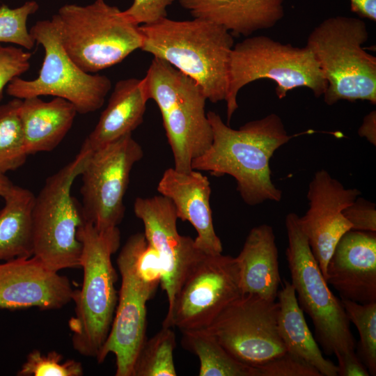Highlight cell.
I'll use <instances>...</instances> for the list:
<instances>
[{
    "mask_svg": "<svg viewBox=\"0 0 376 376\" xmlns=\"http://www.w3.org/2000/svg\"><path fill=\"white\" fill-rule=\"evenodd\" d=\"M134 212L143 222L147 241L159 255L163 271L161 285L169 307L187 273L204 253L196 247L194 239L179 234L175 208L166 197H138Z\"/></svg>",
    "mask_w": 376,
    "mask_h": 376,
    "instance_id": "15",
    "label": "cell"
},
{
    "mask_svg": "<svg viewBox=\"0 0 376 376\" xmlns=\"http://www.w3.org/2000/svg\"><path fill=\"white\" fill-rule=\"evenodd\" d=\"M148 100L143 78L117 81L106 108L81 148L94 151L132 134L143 121Z\"/></svg>",
    "mask_w": 376,
    "mask_h": 376,
    "instance_id": "21",
    "label": "cell"
},
{
    "mask_svg": "<svg viewBox=\"0 0 376 376\" xmlns=\"http://www.w3.org/2000/svg\"><path fill=\"white\" fill-rule=\"evenodd\" d=\"M242 295L236 258L204 253L187 273L162 327L181 331L205 329Z\"/></svg>",
    "mask_w": 376,
    "mask_h": 376,
    "instance_id": "11",
    "label": "cell"
},
{
    "mask_svg": "<svg viewBox=\"0 0 376 376\" xmlns=\"http://www.w3.org/2000/svg\"><path fill=\"white\" fill-rule=\"evenodd\" d=\"M141 49L161 58L195 81L207 100H226L233 35L207 19L174 20L165 17L140 25Z\"/></svg>",
    "mask_w": 376,
    "mask_h": 376,
    "instance_id": "2",
    "label": "cell"
},
{
    "mask_svg": "<svg viewBox=\"0 0 376 376\" xmlns=\"http://www.w3.org/2000/svg\"><path fill=\"white\" fill-rule=\"evenodd\" d=\"M31 56V53L22 47H3L0 44V100L4 88L29 69Z\"/></svg>",
    "mask_w": 376,
    "mask_h": 376,
    "instance_id": "32",
    "label": "cell"
},
{
    "mask_svg": "<svg viewBox=\"0 0 376 376\" xmlns=\"http://www.w3.org/2000/svg\"><path fill=\"white\" fill-rule=\"evenodd\" d=\"M260 79H269L276 84L275 91L279 99L299 87L309 88L316 97H320L327 88L320 66L306 46L283 44L267 36L246 37L234 45L230 54L225 100L227 125L238 108L239 91Z\"/></svg>",
    "mask_w": 376,
    "mask_h": 376,
    "instance_id": "7",
    "label": "cell"
},
{
    "mask_svg": "<svg viewBox=\"0 0 376 376\" xmlns=\"http://www.w3.org/2000/svg\"><path fill=\"white\" fill-rule=\"evenodd\" d=\"M343 214L352 226V230L376 232L375 204L358 196L343 210Z\"/></svg>",
    "mask_w": 376,
    "mask_h": 376,
    "instance_id": "35",
    "label": "cell"
},
{
    "mask_svg": "<svg viewBox=\"0 0 376 376\" xmlns=\"http://www.w3.org/2000/svg\"><path fill=\"white\" fill-rule=\"evenodd\" d=\"M74 291L67 276L34 256L0 261V308L58 309L72 301Z\"/></svg>",
    "mask_w": 376,
    "mask_h": 376,
    "instance_id": "17",
    "label": "cell"
},
{
    "mask_svg": "<svg viewBox=\"0 0 376 376\" xmlns=\"http://www.w3.org/2000/svg\"><path fill=\"white\" fill-rule=\"evenodd\" d=\"M53 17L63 48L86 72L115 65L142 47L140 26L104 0L87 6L66 4Z\"/></svg>",
    "mask_w": 376,
    "mask_h": 376,
    "instance_id": "8",
    "label": "cell"
},
{
    "mask_svg": "<svg viewBox=\"0 0 376 376\" xmlns=\"http://www.w3.org/2000/svg\"><path fill=\"white\" fill-rule=\"evenodd\" d=\"M279 302L244 294L205 329L238 361L258 367L286 352L278 329Z\"/></svg>",
    "mask_w": 376,
    "mask_h": 376,
    "instance_id": "13",
    "label": "cell"
},
{
    "mask_svg": "<svg viewBox=\"0 0 376 376\" xmlns=\"http://www.w3.org/2000/svg\"><path fill=\"white\" fill-rule=\"evenodd\" d=\"M350 322L358 329L359 358L370 375H376V301L359 304L340 299Z\"/></svg>",
    "mask_w": 376,
    "mask_h": 376,
    "instance_id": "29",
    "label": "cell"
},
{
    "mask_svg": "<svg viewBox=\"0 0 376 376\" xmlns=\"http://www.w3.org/2000/svg\"><path fill=\"white\" fill-rule=\"evenodd\" d=\"M0 210V261L33 256L32 210L35 195L13 185Z\"/></svg>",
    "mask_w": 376,
    "mask_h": 376,
    "instance_id": "25",
    "label": "cell"
},
{
    "mask_svg": "<svg viewBox=\"0 0 376 376\" xmlns=\"http://www.w3.org/2000/svg\"><path fill=\"white\" fill-rule=\"evenodd\" d=\"M288 236L285 254L291 284L297 301L311 318L315 340L327 355L354 351L350 320L338 298L328 287L310 247L299 216L290 212L285 220Z\"/></svg>",
    "mask_w": 376,
    "mask_h": 376,
    "instance_id": "9",
    "label": "cell"
},
{
    "mask_svg": "<svg viewBox=\"0 0 376 376\" xmlns=\"http://www.w3.org/2000/svg\"><path fill=\"white\" fill-rule=\"evenodd\" d=\"M157 191L173 203L178 218L189 221L196 229L194 244L198 250L206 254L222 253V243L213 226L211 186L207 176L197 170L180 172L169 168L164 172Z\"/></svg>",
    "mask_w": 376,
    "mask_h": 376,
    "instance_id": "19",
    "label": "cell"
},
{
    "mask_svg": "<svg viewBox=\"0 0 376 376\" xmlns=\"http://www.w3.org/2000/svg\"><path fill=\"white\" fill-rule=\"evenodd\" d=\"M29 31L45 49L39 75L33 80L14 78L7 85L6 93L22 100L42 95L61 97L81 114L100 109L111 88V80L105 75L86 72L75 64L63 47L54 17L37 22Z\"/></svg>",
    "mask_w": 376,
    "mask_h": 376,
    "instance_id": "10",
    "label": "cell"
},
{
    "mask_svg": "<svg viewBox=\"0 0 376 376\" xmlns=\"http://www.w3.org/2000/svg\"><path fill=\"white\" fill-rule=\"evenodd\" d=\"M84 368L80 361H63V356L54 351L47 354L38 350H32L17 371L18 376H81Z\"/></svg>",
    "mask_w": 376,
    "mask_h": 376,
    "instance_id": "31",
    "label": "cell"
},
{
    "mask_svg": "<svg viewBox=\"0 0 376 376\" xmlns=\"http://www.w3.org/2000/svg\"><path fill=\"white\" fill-rule=\"evenodd\" d=\"M368 37L363 20L344 16L323 20L308 35L306 46L327 81V105L340 100L376 104V57L363 47Z\"/></svg>",
    "mask_w": 376,
    "mask_h": 376,
    "instance_id": "4",
    "label": "cell"
},
{
    "mask_svg": "<svg viewBox=\"0 0 376 376\" xmlns=\"http://www.w3.org/2000/svg\"><path fill=\"white\" fill-rule=\"evenodd\" d=\"M196 18L211 21L233 36H250L274 26L284 16V0H178Z\"/></svg>",
    "mask_w": 376,
    "mask_h": 376,
    "instance_id": "20",
    "label": "cell"
},
{
    "mask_svg": "<svg viewBox=\"0 0 376 376\" xmlns=\"http://www.w3.org/2000/svg\"><path fill=\"white\" fill-rule=\"evenodd\" d=\"M77 111L69 101L55 97L23 99L19 108L28 155L55 149L71 129Z\"/></svg>",
    "mask_w": 376,
    "mask_h": 376,
    "instance_id": "23",
    "label": "cell"
},
{
    "mask_svg": "<svg viewBox=\"0 0 376 376\" xmlns=\"http://www.w3.org/2000/svg\"><path fill=\"white\" fill-rule=\"evenodd\" d=\"M358 134L366 138L371 144L376 145V111H370L363 120Z\"/></svg>",
    "mask_w": 376,
    "mask_h": 376,
    "instance_id": "38",
    "label": "cell"
},
{
    "mask_svg": "<svg viewBox=\"0 0 376 376\" xmlns=\"http://www.w3.org/2000/svg\"><path fill=\"white\" fill-rule=\"evenodd\" d=\"M175 0H134L127 10L125 17L136 25L150 24L167 17V8Z\"/></svg>",
    "mask_w": 376,
    "mask_h": 376,
    "instance_id": "34",
    "label": "cell"
},
{
    "mask_svg": "<svg viewBox=\"0 0 376 376\" xmlns=\"http://www.w3.org/2000/svg\"><path fill=\"white\" fill-rule=\"evenodd\" d=\"M278 329L286 352L315 368L321 376H337V366L323 357L306 323L291 283L279 290Z\"/></svg>",
    "mask_w": 376,
    "mask_h": 376,
    "instance_id": "24",
    "label": "cell"
},
{
    "mask_svg": "<svg viewBox=\"0 0 376 376\" xmlns=\"http://www.w3.org/2000/svg\"><path fill=\"white\" fill-rule=\"evenodd\" d=\"M360 195L359 190L345 188L324 169L317 171L309 183V207L299 223L324 278L338 242L352 230L343 210Z\"/></svg>",
    "mask_w": 376,
    "mask_h": 376,
    "instance_id": "16",
    "label": "cell"
},
{
    "mask_svg": "<svg viewBox=\"0 0 376 376\" xmlns=\"http://www.w3.org/2000/svg\"><path fill=\"white\" fill-rule=\"evenodd\" d=\"M143 79L148 100L157 104L162 114L174 169L191 171L192 161L210 148L213 139L203 89L171 64L155 57Z\"/></svg>",
    "mask_w": 376,
    "mask_h": 376,
    "instance_id": "5",
    "label": "cell"
},
{
    "mask_svg": "<svg viewBox=\"0 0 376 376\" xmlns=\"http://www.w3.org/2000/svg\"><path fill=\"white\" fill-rule=\"evenodd\" d=\"M22 100L14 97L0 105V173L21 167L29 156L19 116Z\"/></svg>",
    "mask_w": 376,
    "mask_h": 376,
    "instance_id": "28",
    "label": "cell"
},
{
    "mask_svg": "<svg viewBox=\"0 0 376 376\" xmlns=\"http://www.w3.org/2000/svg\"><path fill=\"white\" fill-rule=\"evenodd\" d=\"M207 116L212 142L192 161V169L208 171L217 177L232 176L241 198L249 205L267 201L279 202L282 191L272 180L269 161L274 152L292 138L281 117L272 113L235 130L214 111H208Z\"/></svg>",
    "mask_w": 376,
    "mask_h": 376,
    "instance_id": "1",
    "label": "cell"
},
{
    "mask_svg": "<svg viewBox=\"0 0 376 376\" xmlns=\"http://www.w3.org/2000/svg\"><path fill=\"white\" fill-rule=\"evenodd\" d=\"M256 368L259 376H321L312 366L287 352Z\"/></svg>",
    "mask_w": 376,
    "mask_h": 376,
    "instance_id": "33",
    "label": "cell"
},
{
    "mask_svg": "<svg viewBox=\"0 0 376 376\" xmlns=\"http://www.w3.org/2000/svg\"><path fill=\"white\" fill-rule=\"evenodd\" d=\"M171 327H162L155 335L146 338L135 358L132 376H175L173 352L175 335Z\"/></svg>",
    "mask_w": 376,
    "mask_h": 376,
    "instance_id": "27",
    "label": "cell"
},
{
    "mask_svg": "<svg viewBox=\"0 0 376 376\" xmlns=\"http://www.w3.org/2000/svg\"><path fill=\"white\" fill-rule=\"evenodd\" d=\"M14 184L6 176L0 173V196L4 197L11 189Z\"/></svg>",
    "mask_w": 376,
    "mask_h": 376,
    "instance_id": "39",
    "label": "cell"
},
{
    "mask_svg": "<svg viewBox=\"0 0 376 376\" xmlns=\"http://www.w3.org/2000/svg\"><path fill=\"white\" fill-rule=\"evenodd\" d=\"M325 280L340 298L359 304L376 301V235L350 230L338 242Z\"/></svg>",
    "mask_w": 376,
    "mask_h": 376,
    "instance_id": "18",
    "label": "cell"
},
{
    "mask_svg": "<svg viewBox=\"0 0 376 376\" xmlns=\"http://www.w3.org/2000/svg\"><path fill=\"white\" fill-rule=\"evenodd\" d=\"M77 238L82 244L83 282L81 289L74 291L75 315L68 325L73 348L96 359L110 331L118 302V275L111 256L120 246V233L118 227L101 230L85 221L78 229Z\"/></svg>",
    "mask_w": 376,
    "mask_h": 376,
    "instance_id": "3",
    "label": "cell"
},
{
    "mask_svg": "<svg viewBox=\"0 0 376 376\" xmlns=\"http://www.w3.org/2000/svg\"><path fill=\"white\" fill-rule=\"evenodd\" d=\"M143 156L132 134L92 151L80 175L85 221L101 230L118 227L125 214L123 198L131 171Z\"/></svg>",
    "mask_w": 376,
    "mask_h": 376,
    "instance_id": "12",
    "label": "cell"
},
{
    "mask_svg": "<svg viewBox=\"0 0 376 376\" xmlns=\"http://www.w3.org/2000/svg\"><path fill=\"white\" fill-rule=\"evenodd\" d=\"M121 286L107 338L96 358L102 363L111 353L116 359V376H132L136 354L146 340V303L157 288L136 274L132 255L124 244L117 258Z\"/></svg>",
    "mask_w": 376,
    "mask_h": 376,
    "instance_id": "14",
    "label": "cell"
},
{
    "mask_svg": "<svg viewBox=\"0 0 376 376\" xmlns=\"http://www.w3.org/2000/svg\"><path fill=\"white\" fill-rule=\"evenodd\" d=\"M38 8L35 1H26L16 8L0 6V43L10 42L31 49L36 41L27 29V20Z\"/></svg>",
    "mask_w": 376,
    "mask_h": 376,
    "instance_id": "30",
    "label": "cell"
},
{
    "mask_svg": "<svg viewBox=\"0 0 376 376\" xmlns=\"http://www.w3.org/2000/svg\"><path fill=\"white\" fill-rule=\"evenodd\" d=\"M338 360L337 375L369 376V372L354 351L335 354Z\"/></svg>",
    "mask_w": 376,
    "mask_h": 376,
    "instance_id": "36",
    "label": "cell"
},
{
    "mask_svg": "<svg viewBox=\"0 0 376 376\" xmlns=\"http://www.w3.org/2000/svg\"><path fill=\"white\" fill-rule=\"evenodd\" d=\"M350 9L361 18L376 21V0H350Z\"/></svg>",
    "mask_w": 376,
    "mask_h": 376,
    "instance_id": "37",
    "label": "cell"
},
{
    "mask_svg": "<svg viewBox=\"0 0 376 376\" xmlns=\"http://www.w3.org/2000/svg\"><path fill=\"white\" fill-rule=\"evenodd\" d=\"M235 258L239 266L242 295H256L269 301H276L281 276L272 227L267 224L253 227Z\"/></svg>",
    "mask_w": 376,
    "mask_h": 376,
    "instance_id": "22",
    "label": "cell"
},
{
    "mask_svg": "<svg viewBox=\"0 0 376 376\" xmlns=\"http://www.w3.org/2000/svg\"><path fill=\"white\" fill-rule=\"evenodd\" d=\"M181 332L182 345L199 359L200 376H259L256 367L236 359L205 329Z\"/></svg>",
    "mask_w": 376,
    "mask_h": 376,
    "instance_id": "26",
    "label": "cell"
},
{
    "mask_svg": "<svg viewBox=\"0 0 376 376\" xmlns=\"http://www.w3.org/2000/svg\"><path fill=\"white\" fill-rule=\"evenodd\" d=\"M92 151L81 147L75 157L46 179L32 210L33 256L59 272L80 267L82 244L77 238L85 222L81 207L71 195Z\"/></svg>",
    "mask_w": 376,
    "mask_h": 376,
    "instance_id": "6",
    "label": "cell"
}]
</instances>
